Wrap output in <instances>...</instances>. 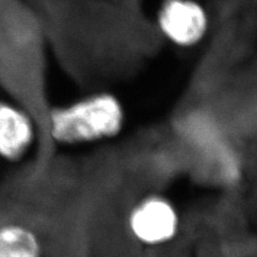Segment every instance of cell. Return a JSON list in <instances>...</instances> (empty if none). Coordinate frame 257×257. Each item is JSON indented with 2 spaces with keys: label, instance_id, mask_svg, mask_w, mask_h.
I'll list each match as a JSON object with an SVG mask.
<instances>
[{
  "label": "cell",
  "instance_id": "6",
  "mask_svg": "<svg viewBox=\"0 0 257 257\" xmlns=\"http://www.w3.org/2000/svg\"><path fill=\"white\" fill-rule=\"evenodd\" d=\"M0 257H44L38 231L21 221L0 224Z\"/></svg>",
  "mask_w": 257,
  "mask_h": 257
},
{
  "label": "cell",
  "instance_id": "1",
  "mask_svg": "<svg viewBox=\"0 0 257 257\" xmlns=\"http://www.w3.org/2000/svg\"><path fill=\"white\" fill-rule=\"evenodd\" d=\"M122 123L123 108L109 93H94L70 105L52 108L50 120L54 145L110 138Z\"/></svg>",
  "mask_w": 257,
  "mask_h": 257
},
{
  "label": "cell",
  "instance_id": "3",
  "mask_svg": "<svg viewBox=\"0 0 257 257\" xmlns=\"http://www.w3.org/2000/svg\"><path fill=\"white\" fill-rule=\"evenodd\" d=\"M125 224L136 242L147 247H158L176 238L180 216L170 198L154 192L139 197L128 208Z\"/></svg>",
  "mask_w": 257,
  "mask_h": 257
},
{
  "label": "cell",
  "instance_id": "7",
  "mask_svg": "<svg viewBox=\"0 0 257 257\" xmlns=\"http://www.w3.org/2000/svg\"><path fill=\"white\" fill-rule=\"evenodd\" d=\"M200 2H204V3H206V4H210V3H212V2H216V0H200Z\"/></svg>",
  "mask_w": 257,
  "mask_h": 257
},
{
  "label": "cell",
  "instance_id": "5",
  "mask_svg": "<svg viewBox=\"0 0 257 257\" xmlns=\"http://www.w3.org/2000/svg\"><path fill=\"white\" fill-rule=\"evenodd\" d=\"M188 133H190L193 142L207 150L211 158L215 160L225 179L231 181L238 178L240 172L238 159L221 139L219 130L211 120L200 116L190 119Z\"/></svg>",
  "mask_w": 257,
  "mask_h": 257
},
{
  "label": "cell",
  "instance_id": "2",
  "mask_svg": "<svg viewBox=\"0 0 257 257\" xmlns=\"http://www.w3.org/2000/svg\"><path fill=\"white\" fill-rule=\"evenodd\" d=\"M152 20L164 41L184 50L203 43L211 28L209 4L200 0H157Z\"/></svg>",
  "mask_w": 257,
  "mask_h": 257
},
{
  "label": "cell",
  "instance_id": "4",
  "mask_svg": "<svg viewBox=\"0 0 257 257\" xmlns=\"http://www.w3.org/2000/svg\"><path fill=\"white\" fill-rule=\"evenodd\" d=\"M31 116L16 104L0 101V157L20 160L37 140Z\"/></svg>",
  "mask_w": 257,
  "mask_h": 257
}]
</instances>
